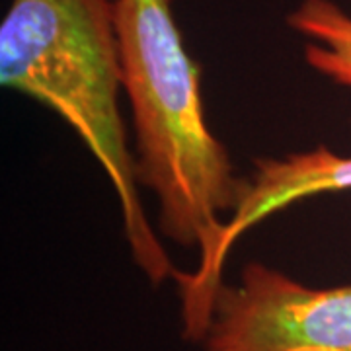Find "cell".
Returning a JSON list of instances; mask_svg holds the SVG:
<instances>
[{
    "instance_id": "obj_1",
    "label": "cell",
    "mask_w": 351,
    "mask_h": 351,
    "mask_svg": "<svg viewBox=\"0 0 351 351\" xmlns=\"http://www.w3.org/2000/svg\"><path fill=\"white\" fill-rule=\"evenodd\" d=\"M121 82L133 113L138 184L158 201L166 239L207 265L244 180L207 125L199 64L189 57L172 0H113Z\"/></svg>"
},
{
    "instance_id": "obj_2",
    "label": "cell",
    "mask_w": 351,
    "mask_h": 351,
    "mask_svg": "<svg viewBox=\"0 0 351 351\" xmlns=\"http://www.w3.org/2000/svg\"><path fill=\"white\" fill-rule=\"evenodd\" d=\"M0 82L55 112L112 184L133 262L152 285L174 263L145 213L119 110L121 61L113 0H10L0 22Z\"/></svg>"
},
{
    "instance_id": "obj_3",
    "label": "cell",
    "mask_w": 351,
    "mask_h": 351,
    "mask_svg": "<svg viewBox=\"0 0 351 351\" xmlns=\"http://www.w3.org/2000/svg\"><path fill=\"white\" fill-rule=\"evenodd\" d=\"M203 351H351V285L308 287L248 263L219 291Z\"/></svg>"
},
{
    "instance_id": "obj_4",
    "label": "cell",
    "mask_w": 351,
    "mask_h": 351,
    "mask_svg": "<svg viewBox=\"0 0 351 351\" xmlns=\"http://www.w3.org/2000/svg\"><path fill=\"white\" fill-rule=\"evenodd\" d=\"M343 189H351V156L336 154L322 145L313 151L291 152L283 158L258 160L250 178L244 180L239 203L226 219L209 263L189 274H176L184 339L203 341L205 338L217 295L225 285L226 260L242 234L295 201Z\"/></svg>"
},
{
    "instance_id": "obj_5",
    "label": "cell",
    "mask_w": 351,
    "mask_h": 351,
    "mask_svg": "<svg viewBox=\"0 0 351 351\" xmlns=\"http://www.w3.org/2000/svg\"><path fill=\"white\" fill-rule=\"evenodd\" d=\"M287 25L304 43V61L316 73L351 88V16L334 0H301Z\"/></svg>"
}]
</instances>
